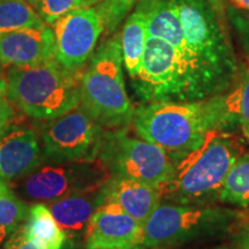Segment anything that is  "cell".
Here are the masks:
<instances>
[{
	"instance_id": "cell-1",
	"label": "cell",
	"mask_w": 249,
	"mask_h": 249,
	"mask_svg": "<svg viewBox=\"0 0 249 249\" xmlns=\"http://www.w3.org/2000/svg\"><path fill=\"white\" fill-rule=\"evenodd\" d=\"M186 43L188 101L218 96L232 86L239 65L219 0H176Z\"/></svg>"
},
{
	"instance_id": "cell-3",
	"label": "cell",
	"mask_w": 249,
	"mask_h": 249,
	"mask_svg": "<svg viewBox=\"0 0 249 249\" xmlns=\"http://www.w3.org/2000/svg\"><path fill=\"white\" fill-rule=\"evenodd\" d=\"M81 74L82 71L70 70L57 59L11 67L6 95L28 117L52 120L80 105Z\"/></svg>"
},
{
	"instance_id": "cell-4",
	"label": "cell",
	"mask_w": 249,
	"mask_h": 249,
	"mask_svg": "<svg viewBox=\"0 0 249 249\" xmlns=\"http://www.w3.org/2000/svg\"><path fill=\"white\" fill-rule=\"evenodd\" d=\"M80 105L103 128L121 129L132 123L135 108L124 87L118 37L103 43L82 71Z\"/></svg>"
},
{
	"instance_id": "cell-15",
	"label": "cell",
	"mask_w": 249,
	"mask_h": 249,
	"mask_svg": "<svg viewBox=\"0 0 249 249\" xmlns=\"http://www.w3.org/2000/svg\"><path fill=\"white\" fill-rule=\"evenodd\" d=\"M107 200V187L103 185L86 192L75 193L45 203L58 225L71 240L86 235L93 213Z\"/></svg>"
},
{
	"instance_id": "cell-30",
	"label": "cell",
	"mask_w": 249,
	"mask_h": 249,
	"mask_svg": "<svg viewBox=\"0 0 249 249\" xmlns=\"http://www.w3.org/2000/svg\"><path fill=\"white\" fill-rule=\"evenodd\" d=\"M7 187H8V183L0 178V197H1V195L4 194V192L6 191V188H7Z\"/></svg>"
},
{
	"instance_id": "cell-2",
	"label": "cell",
	"mask_w": 249,
	"mask_h": 249,
	"mask_svg": "<svg viewBox=\"0 0 249 249\" xmlns=\"http://www.w3.org/2000/svg\"><path fill=\"white\" fill-rule=\"evenodd\" d=\"M132 123L140 138L181 158L201 148L211 133L239 126L222 95L202 101L148 103L134 111Z\"/></svg>"
},
{
	"instance_id": "cell-27",
	"label": "cell",
	"mask_w": 249,
	"mask_h": 249,
	"mask_svg": "<svg viewBox=\"0 0 249 249\" xmlns=\"http://www.w3.org/2000/svg\"><path fill=\"white\" fill-rule=\"evenodd\" d=\"M238 249H249V223L241 227L235 239Z\"/></svg>"
},
{
	"instance_id": "cell-10",
	"label": "cell",
	"mask_w": 249,
	"mask_h": 249,
	"mask_svg": "<svg viewBox=\"0 0 249 249\" xmlns=\"http://www.w3.org/2000/svg\"><path fill=\"white\" fill-rule=\"evenodd\" d=\"M20 186V193L31 202H50L65 196L97 188L107 182L104 166L93 161L40 165Z\"/></svg>"
},
{
	"instance_id": "cell-12",
	"label": "cell",
	"mask_w": 249,
	"mask_h": 249,
	"mask_svg": "<svg viewBox=\"0 0 249 249\" xmlns=\"http://www.w3.org/2000/svg\"><path fill=\"white\" fill-rule=\"evenodd\" d=\"M142 240L143 225L111 200L93 213L86 233L87 249L133 247Z\"/></svg>"
},
{
	"instance_id": "cell-23",
	"label": "cell",
	"mask_w": 249,
	"mask_h": 249,
	"mask_svg": "<svg viewBox=\"0 0 249 249\" xmlns=\"http://www.w3.org/2000/svg\"><path fill=\"white\" fill-rule=\"evenodd\" d=\"M95 5V0H40L36 12L43 22L51 26L62 15L75 9L92 7Z\"/></svg>"
},
{
	"instance_id": "cell-29",
	"label": "cell",
	"mask_w": 249,
	"mask_h": 249,
	"mask_svg": "<svg viewBox=\"0 0 249 249\" xmlns=\"http://www.w3.org/2000/svg\"><path fill=\"white\" fill-rule=\"evenodd\" d=\"M7 91V85H6V81L0 79V95H6Z\"/></svg>"
},
{
	"instance_id": "cell-18",
	"label": "cell",
	"mask_w": 249,
	"mask_h": 249,
	"mask_svg": "<svg viewBox=\"0 0 249 249\" xmlns=\"http://www.w3.org/2000/svg\"><path fill=\"white\" fill-rule=\"evenodd\" d=\"M147 18L140 9L129 15L120 37L123 62L132 79L138 76L148 39Z\"/></svg>"
},
{
	"instance_id": "cell-28",
	"label": "cell",
	"mask_w": 249,
	"mask_h": 249,
	"mask_svg": "<svg viewBox=\"0 0 249 249\" xmlns=\"http://www.w3.org/2000/svg\"><path fill=\"white\" fill-rule=\"evenodd\" d=\"M232 1L234 2V4L238 5L239 7L249 11V0H232Z\"/></svg>"
},
{
	"instance_id": "cell-33",
	"label": "cell",
	"mask_w": 249,
	"mask_h": 249,
	"mask_svg": "<svg viewBox=\"0 0 249 249\" xmlns=\"http://www.w3.org/2000/svg\"><path fill=\"white\" fill-rule=\"evenodd\" d=\"M213 249H230V248H227V247H216V248H213Z\"/></svg>"
},
{
	"instance_id": "cell-5",
	"label": "cell",
	"mask_w": 249,
	"mask_h": 249,
	"mask_svg": "<svg viewBox=\"0 0 249 249\" xmlns=\"http://www.w3.org/2000/svg\"><path fill=\"white\" fill-rule=\"evenodd\" d=\"M214 133L208 136L201 148L183 157L172 179L160 187L161 194L165 193L181 204L194 205L208 203L219 196L239 152L231 139Z\"/></svg>"
},
{
	"instance_id": "cell-14",
	"label": "cell",
	"mask_w": 249,
	"mask_h": 249,
	"mask_svg": "<svg viewBox=\"0 0 249 249\" xmlns=\"http://www.w3.org/2000/svg\"><path fill=\"white\" fill-rule=\"evenodd\" d=\"M55 59L51 27H33L0 36V65L24 67Z\"/></svg>"
},
{
	"instance_id": "cell-21",
	"label": "cell",
	"mask_w": 249,
	"mask_h": 249,
	"mask_svg": "<svg viewBox=\"0 0 249 249\" xmlns=\"http://www.w3.org/2000/svg\"><path fill=\"white\" fill-rule=\"evenodd\" d=\"M27 203L7 187L0 197V247L20 227L28 216Z\"/></svg>"
},
{
	"instance_id": "cell-31",
	"label": "cell",
	"mask_w": 249,
	"mask_h": 249,
	"mask_svg": "<svg viewBox=\"0 0 249 249\" xmlns=\"http://www.w3.org/2000/svg\"><path fill=\"white\" fill-rule=\"evenodd\" d=\"M22 1H26V2H28V4L29 5H31L33 6L34 8H37V6H38V4H39V1L40 0H22Z\"/></svg>"
},
{
	"instance_id": "cell-6",
	"label": "cell",
	"mask_w": 249,
	"mask_h": 249,
	"mask_svg": "<svg viewBox=\"0 0 249 249\" xmlns=\"http://www.w3.org/2000/svg\"><path fill=\"white\" fill-rule=\"evenodd\" d=\"M241 216L229 208L160 204L143 226L142 246L164 247L218 234L231 229Z\"/></svg>"
},
{
	"instance_id": "cell-9",
	"label": "cell",
	"mask_w": 249,
	"mask_h": 249,
	"mask_svg": "<svg viewBox=\"0 0 249 249\" xmlns=\"http://www.w3.org/2000/svg\"><path fill=\"white\" fill-rule=\"evenodd\" d=\"M133 81L142 102H189L179 55L172 45L157 37H148L139 74Z\"/></svg>"
},
{
	"instance_id": "cell-7",
	"label": "cell",
	"mask_w": 249,
	"mask_h": 249,
	"mask_svg": "<svg viewBox=\"0 0 249 249\" xmlns=\"http://www.w3.org/2000/svg\"><path fill=\"white\" fill-rule=\"evenodd\" d=\"M98 158L111 177L138 180L160 188L172 179L176 171L164 149L132 138L124 128L104 133Z\"/></svg>"
},
{
	"instance_id": "cell-11",
	"label": "cell",
	"mask_w": 249,
	"mask_h": 249,
	"mask_svg": "<svg viewBox=\"0 0 249 249\" xmlns=\"http://www.w3.org/2000/svg\"><path fill=\"white\" fill-rule=\"evenodd\" d=\"M55 59L70 70L82 71L93 53L105 27L96 7L79 8L62 15L51 24Z\"/></svg>"
},
{
	"instance_id": "cell-24",
	"label": "cell",
	"mask_w": 249,
	"mask_h": 249,
	"mask_svg": "<svg viewBox=\"0 0 249 249\" xmlns=\"http://www.w3.org/2000/svg\"><path fill=\"white\" fill-rule=\"evenodd\" d=\"M96 5L98 6L103 18H105L112 12V15L118 13H124L127 8H129L136 0H95ZM110 17V18H111Z\"/></svg>"
},
{
	"instance_id": "cell-16",
	"label": "cell",
	"mask_w": 249,
	"mask_h": 249,
	"mask_svg": "<svg viewBox=\"0 0 249 249\" xmlns=\"http://www.w3.org/2000/svg\"><path fill=\"white\" fill-rule=\"evenodd\" d=\"M107 200L119 204L124 213L144 226L160 205V188L133 179L111 177L105 183Z\"/></svg>"
},
{
	"instance_id": "cell-32",
	"label": "cell",
	"mask_w": 249,
	"mask_h": 249,
	"mask_svg": "<svg viewBox=\"0 0 249 249\" xmlns=\"http://www.w3.org/2000/svg\"><path fill=\"white\" fill-rule=\"evenodd\" d=\"M97 249H143L142 245H136L133 247H126V248H97Z\"/></svg>"
},
{
	"instance_id": "cell-25",
	"label": "cell",
	"mask_w": 249,
	"mask_h": 249,
	"mask_svg": "<svg viewBox=\"0 0 249 249\" xmlns=\"http://www.w3.org/2000/svg\"><path fill=\"white\" fill-rule=\"evenodd\" d=\"M2 249H38L35 245L31 242L24 233L23 226L21 225L18 229L12 234L5 244L2 245ZM71 249V248H70Z\"/></svg>"
},
{
	"instance_id": "cell-22",
	"label": "cell",
	"mask_w": 249,
	"mask_h": 249,
	"mask_svg": "<svg viewBox=\"0 0 249 249\" xmlns=\"http://www.w3.org/2000/svg\"><path fill=\"white\" fill-rule=\"evenodd\" d=\"M225 98L242 133L249 140V71L242 77L239 86L230 95L225 96Z\"/></svg>"
},
{
	"instance_id": "cell-17",
	"label": "cell",
	"mask_w": 249,
	"mask_h": 249,
	"mask_svg": "<svg viewBox=\"0 0 249 249\" xmlns=\"http://www.w3.org/2000/svg\"><path fill=\"white\" fill-rule=\"evenodd\" d=\"M28 239L38 249H70L71 241L58 225L45 203L36 202L29 208L22 224Z\"/></svg>"
},
{
	"instance_id": "cell-26",
	"label": "cell",
	"mask_w": 249,
	"mask_h": 249,
	"mask_svg": "<svg viewBox=\"0 0 249 249\" xmlns=\"http://www.w3.org/2000/svg\"><path fill=\"white\" fill-rule=\"evenodd\" d=\"M15 118L14 108L5 95H0V135L11 126Z\"/></svg>"
},
{
	"instance_id": "cell-13",
	"label": "cell",
	"mask_w": 249,
	"mask_h": 249,
	"mask_svg": "<svg viewBox=\"0 0 249 249\" xmlns=\"http://www.w3.org/2000/svg\"><path fill=\"white\" fill-rule=\"evenodd\" d=\"M42 164V147L33 129L11 124L0 135V178L4 181L26 178Z\"/></svg>"
},
{
	"instance_id": "cell-20",
	"label": "cell",
	"mask_w": 249,
	"mask_h": 249,
	"mask_svg": "<svg viewBox=\"0 0 249 249\" xmlns=\"http://www.w3.org/2000/svg\"><path fill=\"white\" fill-rule=\"evenodd\" d=\"M33 6L22 0H0V36L33 27H45Z\"/></svg>"
},
{
	"instance_id": "cell-19",
	"label": "cell",
	"mask_w": 249,
	"mask_h": 249,
	"mask_svg": "<svg viewBox=\"0 0 249 249\" xmlns=\"http://www.w3.org/2000/svg\"><path fill=\"white\" fill-rule=\"evenodd\" d=\"M218 198L226 204L249 205V154L239 156L233 163Z\"/></svg>"
},
{
	"instance_id": "cell-8",
	"label": "cell",
	"mask_w": 249,
	"mask_h": 249,
	"mask_svg": "<svg viewBox=\"0 0 249 249\" xmlns=\"http://www.w3.org/2000/svg\"><path fill=\"white\" fill-rule=\"evenodd\" d=\"M46 121L40 128L43 161L61 164L97 160L103 127L81 105Z\"/></svg>"
}]
</instances>
